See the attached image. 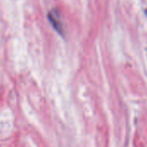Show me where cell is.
Masks as SVG:
<instances>
[{"label":"cell","mask_w":147,"mask_h":147,"mask_svg":"<svg viewBox=\"0 0 147 147\" xmlns=\"http://www.w3.org/2000/svg\"><path fill=\"white\" fill-rule=\"evenodd\" d=\"M49 20L51 23L52 26L55 28V30H57L58 33L62 34L63 33V26L62 23L61 22L59 14L56 11H52L49 13Z\"/></svg>","instance_id":"cell-1"}]
</instances>
